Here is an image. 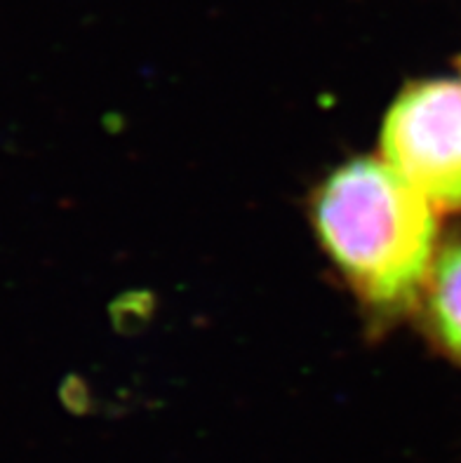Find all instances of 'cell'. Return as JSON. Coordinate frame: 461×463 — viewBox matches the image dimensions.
Here are the masks:
<instances>
[{"label":"cell","instance_id":"1","mask_svg":"<svg viewBox=\"0 0 461 463\" xmlns=\"http://www.w3.org/2000/svg\"><path fill=\"white\" fill-rule=\"evenodd\" d=\"M315 229L341 276L374 311H398L431 276L433 205L386 163L353 160L315 198Z\"/></svg>","mask_w":461,"mask_h":463},{"label":"cell","instance_id":"2","mask_svg":"<svg viewBox=\"0 0 461 463\" xmlns=\"http://www.w3.org/2000/svg\"><path fill=\"white\" fill-rule=\"evenodd\" d=\"M386 165L417 194L443 210H461V85H409L386 116Z\"/></svg>","mask_w":461,"mask_h":463},{"label":"cell","instance_id":"3","mask_svg":"<svg viewBox=\"0 0 461 463\" xmlns=\"http://www.w3.org/2000/svg\"><path fill=\"white\" fill-rule=\"evenodd\" d=\"M428 278L431 327L443 346L461 360V242L445 247Z\"/></svg>","mask_w":461,"mask_h":463}]
</instances>
